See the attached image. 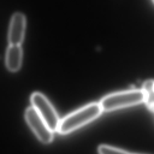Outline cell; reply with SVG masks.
<instances>
[{"label": "cell", "mask_w": 154, "mask_h": 154, "mask_svg": "<svg viewBox=\"0 0 154 154\" xmlns=\"http://www.w3.org/2000/svg\"><path fill=\"white\" fill-rule=\"evenodd\" d=\"M152 1H153V2L154 3V0H152Z\"/></svg>", "instance_id": "9"}, {"label": "cell", "mask_w": 154, "mask_h": 154, "mask_svg": "<svg viewBox=\"0 0 154 154\" xmlns=\"http://www.w3.org/2000/svg\"><path fill=\"white\" fill-rule=\"evenodd\" d=\"M102 112L99 103H90L60 120L57 131L61 134H69L94 120L99 117Z\"/></svg>", "instance_id": "1"}, {"label": "cell", "mask_w": 154, "mask_h": 154, "mask_svg": "<svg viewBox=\"0 0 154 154\" xmlns=\"http://www.w3.org/2000/svg\"><path fill=\"white\" fill-rule=\"evenodd\" d=\"M97 151L99 154H131L126 151L108 145L99 146Z\"/></svg>", "instance_id": "8"}, {"label": "cell", "mask_w": 154, "mask_h": 154, "mask_svg": "<svg viewBox=\"0 0 154 154\" xmlns=\"http://www.w3.org/2000/svg\"><path fill=\"white\" fill-rule=\"evenodd\" d=\"M144 99L142 90H131L108 94L101 99L99 104L102 111L108 112L140 104Z\"/></svg>", "instance_id": "2"}, {"label": "cell", "mask_w": 154, "mask_h": 154, "mask_svg": "<svg viewBox=\"0 0 154 154\" xmlns=\"http://www.w3.org/2000/svg\"><path fill=\"white\" fill-rule=\"evenodd\" d=\"M22 49L20 45H9L7 49L5 64L8 70L17 71L22 64Z\"/></svg>", "instance_id": "6"}, {"label": "cell", "mask_w": 154, "mask_h": 154, "mask_svg": "<svg viewBox=\"0 0 154 154\" xmlns=\"http://www.w3.org/2000/svg\"><path fill=\"white\" fill-rule=\"evenodd\" d=\"M26 19L25 16L20 13H15L10 22L8 31V43L10 45H20L23 41Z\"/></svg>", "instance_id": "5"}, {"label": "cell", "mask_w": 154, "mask_h": 154, "mask_svg": "<svg viewBox=\"0 0 154 154\" xmlns=\"http://www.w3.org/2000/svg\"><path fill=\"white\" fill-rule=\"evenodd\" d=\"M32 107L36 111L47 126L52 131H57L60 123L59 118L54 108L42 93H34L31 97Z\"/></svg>", "instance_id": "3"}, {"label": "cell", "mask_w": 154, "mask_h": 154, "mask_svg": "<svg viewBox=\"0 0 154 154\" xmlns=\"http://www.w3.org/2000/svg\"><path fill=\"white\" fill-rule=\"evenodd\" d=\"M131 154H132V153H131ZM133 154H134V153H133Z\"/></svg>", "instance_id": "10"}, {"label": "cell", "mask_w": 154, "mask_h": 154, "mask_svg": "<svg viewBox=\"0 0 154 154\" xmlns=\"http://www.w3.org/2000/svg\"><path fill=\"white\" fill-rule=\"evenodd\" d=\"M142 90L144 92L147 106L149 109L154 112V81L147 80L143 85Z\"/></svg>", "instance_id": "7"}, {"label": "cell", "mask_w": 154, "mask_h": 154, "mask_svg": "<svg viewBox=\"0 0 154 154\" xmlns=\"http://www.w3.org/2000/svg\"><path fill=\"white\" fill-rule=\"evenodd\" d=\"M25 116L28 125L41 142L48 144L52 141L54 137L53 132L33 107L31 106L26 109Z\"/></svg>", "instance_id": "4"}]
</instances>
